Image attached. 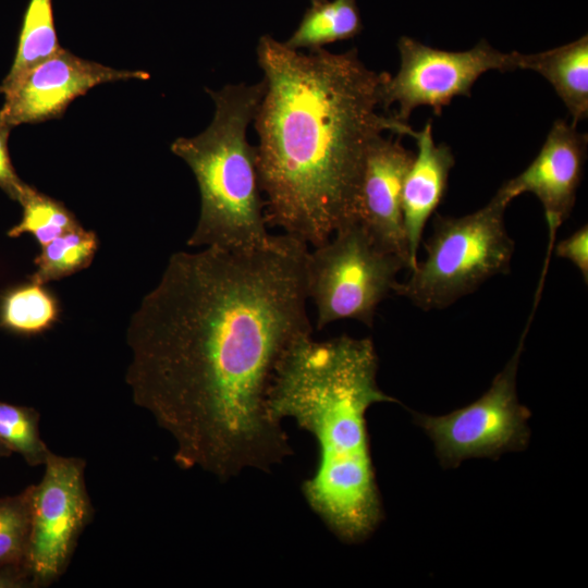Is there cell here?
I'll return each mask as SVG.
<instances>
[{"instance_id": "cell-15", "label": "cell", "mask_w": 588, "mask_h": 588, "mask_svg": "<svg viewBox=\"0 0 588 588\" xmlns=\"http://www.w3.org/2000/svg\"><path fill=\"white\" fill-rule=\"evenodd\" d=\"M363 30L356 0H321L305 11L298 26L283 44L293 50H316L346 40Z\"/></svg>"}, {"instance_id": "cell-11", "label": "cell", "mask_w": 588, "mask_h": 588, "mask_svg": "<svg viewBox=\"0 0 588 588\" xmlns=\"http://www.w3.org/2000/svg\"><path fill=\"white\" fill-rule=\"evenodd\" d=\"M588 136L558 119L531 163L498 189L510 203L524 193L541 203L549 229L548 252L536 294L541 293L553 252L555 233L569 217L580 184L587 156Z\"/></svg>"}, {"instance_id": "cell-5", "label": "cell", "mask_w": 588, "mask_h": 588, "mask_svg": "<svg viewBox=\"0 0 588 588\" xmlns=\"http://www.w3.org/2000/svg\"><path fill=\"white\" fill-rule=\"evenodd\" d=\"M510 201L500 193L462 217L436 215L426 256L397 282L393 293L422 310L443 309L482 283L511 269L515 243L504 216Z\"/></svg>"}, {"instance_id": "cell-12", "label": "cell", "mask_w": 588, "mask_h": 588, "mask_svg": "<svg viewBox=\"0 0 588 588\" xmlns=\"http://www.w3.org/2000/svg\"><path fill=\"white\" fill-rule=\"evenodd\" d=\"M415 152L400 138L376 137L367 151L358 199V222L385 250L412 269L402 213V191Z\"/></svg>"}, {"instance_id": "cell-24", "label": "cell", "mask_w": 588, "mask_h": 588, "mask_svg": "<svg viewBox=\"0 0 588 588\" xmlns=\"http://www.w3.org/2000/svg\"><path fill=\"white\" fill-rule=\"evenodd\" d=\"M33 588L29 569L26 566L0 567V588Z\"/></svg>"}, {"instance_id": "cell-3", "label": "cell", "mask_w": 588, "mask_h": 588, "mask_svg": "<svg viewBox=\"0 0 588 588\" xmlns=\"http://www.w3.org/2000/svg\"><path fill=\"white\" fill-rule=\"evenodd\" d=\"M370 339L301 335L280 359L267 395L269 416L292 418L318 445L315 473L302 485L309 507L340 540L368 538L383 517L366 425L368 408L397 402L377 384Z\"/></svg>"}, {"instance_id": "cell-16", "label": "cell", "mask_w": 588, "mask_h": 588, "mask_svg": "<svg viewBox=\"0 0 588 588\" xmlns=\"http://www.w3.org/2000/svg\"><path fill=\"white\" fill-rule=\"evenodd\" d=\"M59 45L54 27L52 1L29 0L19 36L16 53L0 93L12 87L25 73L54 56Z\"/></svg>"}, {"instance_id": "cell-21", "label": "cell", "mask_w": 588, "mask_h": 588, "mask_svg": "<svg viewBox=\"0 0 588 588\" xmlns=\"http://www.w3.org/2000/svg\"><path fill=\"white\" fill-rule=\"evenodd\" d=\"M39 420L33 407L0 402V441L29 466L44 465L51 452L40 437Z\"/></svg>"}, {"instance_id": "cell-17", "label": "cell", "mask_w": 588, "mask_h": 588, "mask_svg": "<svg viewBox=\"0 0 588 588\" xmlns=\"http://www.w3.org/2000/svg\"><path fill=\"white\" fill-rule=\"evenodd\" d=\"M97 248L98 240L93 231L79 225L65 232L41 246L40 254L35 258L37 269L30 275V281L44 285L73 274L91 264Z\"/></svg>"}, {"instance_id": "cell-2", "label": "cell", "mask_w": 588, "mask_h": 588, "mask_svg": "<svg viewBox=\"0 0 588 588\" xmlns=\"http://www.w3.org/2000/svg\"><path fill=\"white\" fill-rule=\"evenodd\" d=\"M257 60L265 94L254 117L256 164L267 223L317 247L358 221V199L371 142L415 130L381 108L388 72L368 69L356 48L304 53L270 35Z\"/></svg>"}, {"instance_id": "cell-13", "label": "cell", "mask_w": 588, "mask_h": 588, "mask_svg": "<svg viewBox=\"0 0 588 588\" xmlns=\"http://www.w3.org/2000/svg\"><path fill=\"white\" fill-rule=\"evenodd\" d=\"M413 138L417 143V154L402 191V213L412 269L418 261L425 225L445 195L455 163L451 148L443 143H434L431 121L415 132Z\"/></svg>"}, {"instance_id": "cell-1", "label": "cell", "mask_w": 588, "mask_h": 588, "mask_svg": "<svg viewBox=\"0 0 588 588\" xmlns=\"http://www.w3.org/2000/svg\"><path fill=\"white\" fill-rule=\"evenodd\" d=\"M307 244L173 254L126 331L134 403L175 443L174 461L226 480L293 453L267 411L275 368L313 332Z\"/></svg>"}, {"instance_id": "cell-19", "label": "cell", "mask_w": 588, "mask_h": 588, "mask_svg": "<svg viewBox=\"0 0 588 588\" xmlns=\"http://www.w3.org/2000/svg\"><path fill=\"white\" fill-rule=\"evenodd\" d=\"M17 201L23 207L20 223L9 230L10 237L33 234L40 246L79 226L74 215L60 201L25 185Z\"/></svg>"}, {"instance_id": "cell-20", "label": "cell", "mask_w": 588, "mask_h": 588, "mask_svg": "<svg viewBox=\"0 0 588 588\" xmlns=\"http://www.w3.org/2000/svg\"><path fill=\"white\" fill-rule=\"evenodd\" d=\"M32 495L33 485L19 494L0 498V567H27Z\"/></svg>"}, {"instance_id": "cell-26", "label": "cell", "mask_w": 588, "mask_h": 588, "mask_svg": "<svg viewBox=\"0 0 588 588\" xmlns=\"http://www.w3.org/2000/svg\"><path fill=\"white\" fill-rule=\"evenodd\" d=\"M311 3H316V2H319L321 0H309Z\"/></svg>"}, {"instance_id": "cell-6", "label": "cell", "mask_w": 588, "mask_h": 588, "mask_svg": "<svg viewBox=\"0 0 588 588\" xmlns=\"http://www.w3.org/2000/svg\"><path fill=\"white\" fill-rule=\"evenodd\" d=\"M402 269L406 264L382 248L358 221L335 231L307 255V295L317 308V329L341 319L371 327Z\"/></svg>"}, {"instance_id": "cell-4", "label": "cell", "mask_w": 588, "mask_h": 588, "mask_svg": "<svg viewBox=\"0 0 588 588\" xmlns=\"http://www.w3.org/2000/svg\"><path fill=\"white\" fill-rule=\"evenodd\" d=\"M265 89L264 79L207 88L215 103L212 121L200 134L171 144V151L192 169L200 193V215L188 246L253 250L281 240L266 229L256 147L247 140Z\"/></svg>"}, {"instance_id": "cell-23", "label": "cell", "mask_w": 588, "mask_h": 588, "mask_svg": "<svg viewBox=\"0 0 588 588\" xmlns=\"http://www.w3.org/2000/svg\"><path fill=\"white\" fill-rule=\"evenodd\" d=\"M11 127L0 124V188L12 199L17 200L26 183L16 174L8 149V138Z\"/></svg>"}, {"instance_id": "cell-9", "label": "cell", "mask_w": 588, "mask_h": 588, "mask_svg": "<svg viewBox=\"0 0 588 588\" xmlns=\"http://www.w3.org/2000/svg\"><path fill=\"white\" fill-rule=\"evenodd\" d=\"M39 483L33 485L27 567L35 588L48 587L66 571L77 541L94 517L85 483V461L50 452Z\"/></svg>"}, {"instance_id": "cell-25", "label": "cell", "mask_w": 588, "mask_h": 588, "mask_svg": "<svg viewBox=\"0 0 588 588\" xmlns=\"http://www.w3.org/2000/svg\"><path fill=\"white\" fill-rule=\"evenodd\" d=\"M12 452L0 441V458L10 456Z\"/></svg>"}, {"instance_id": "cell-8", "label": "cell", "mask_w": 588, "mask_h": 588, "mask_svg": "<svg viewBox=\"0 0 588 588\" xmlns=\"http://www.w3.org/2000/svg\"><path fill=\"white\" fill-rule=\"evenodd\" d=\"M397 49L400 69L394 76L387 73L381 84V107L388 110L396 103L395 117L403 122L421 106L440 115L454 97H469L473 85L488 71L517 69L516 51L502 52L486 39L465 51H446L402 36Z\"/></svg>"}, {"instance_id": "cell-22", "label": "cell", "mask_w": 588, "mask_h": 588, "mask_svg": "<svg viewBox=\"0 0 588 588\" xmlns=\"http://www.w3.org/2000/svg\"><path fill=\"white\" fill-rule=\"evenodd\" d=\"M555 256L571 261L588 283V225L584 224L553 247Z\"/></svg>"}, {"instance_id": "cell-14", "label": "cell", "mask_w": 588, "mask_h": 588, "mask_svg": "<svg viewBox=\"0 0 588 588\" xmlns=\"http://www.w3.org/2000/svg\"><path fill=\"white\" fill-rule=\"evenodd\" d=\"M517 69L531 70L554 88L572 115V125L588 117V36L563 46L525 54L516 51Z\"/></svg>"}, {"instance_id": "cell-10", "label": "cell", "mask_w": 588, "mask_h": 588, "mask_svg": "<svg viewBox=\"0 0 588 588\" xmlns=\"http://www.w3.org/2000/svg\"><path fill=\"white\" fill-rule=\"evenodd\" d=\"M148 78V72L113 69L61 48L2 93L0 124L12 128L23 123L60 118L75 98L97 85Z\"/></svg>"}, {"instance_id": "cell-18", "label": "cell", "mask_w": 588, "mask_h": 588, "mask_svg": "<svg viewBox=\"0 0 588 588\" xmlns=\"http://www.w3.org/2000/svg\"><path fill=\"white\" fill-rule=\"evenodd\" d=\"M59 315L56 298L35 282L7 292L0 302V326L13 332L33 334L50 328Z\"/></svg>"}, {"instance_id": "cell-7", "label": "cell", "mask_w": 588, "mask_h": 588, "mask_svg": "<svg viewBox=\"0 0 588 588\" xmlns=\"http://www.w3.org/2000/svg\"><path fill=\"white\" fill-rule=\"evenodd\" d=\"M530 322L531 319L515 353L482 396L443 416L414 414L416 424L432 440L444 467H456L470 457L497 460L503 453L522 451L528 444L530 412L518 401L516 376Z\"/></svg>"}]
</instances>
